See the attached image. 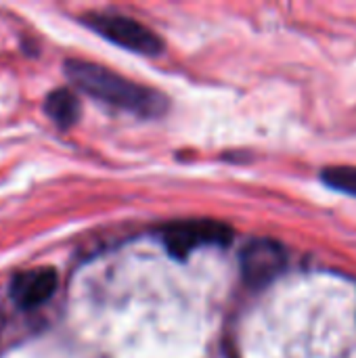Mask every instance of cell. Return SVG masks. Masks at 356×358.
Listing matches in <instances>:
<instances>
[{
	"mask_svg": "<svg viewBox=\"0 0 356 358\" xmlns=\"http://www.w3.org/2000/svg\"><path fill=\"white\" fill-rule=\"evenodd\" d=\"M63 71L76 88L118 109L130 111L141 117H159L168 111L166 94L155 88L132 82L105 65L82 59H69L65 61Z\"/></svg>",
	"mask_w": 356,
	"mask_h": 358,
	"instance_id": "1",
	"label": "cell"
},
{
	"mask_svg": "<svg viewBox=\"0 0 356 358\" xmlns=\"http://www.w3.org/2000/svg\"><path fill=\"white\" fill-rule=\"evenodd\" d=\"M82 21L92 31H97L105 40L113 42L115 46H122L126 50L147 55V57L159 55L164 50L162 38L153 29H149L147 25H143L141 21H136L128 15L94 10V13H86L82 17Z\"/></svg>",
	"mask_w": 356,
	"mask_h": 358,
	"instance_id": "2",
	"label": "cell"
},
{
	"mask_svg": "<svg viewBox=\"0 0 356 358\" xmlns=\"http://www.w3.org/2000/svg\"><path fill=\"white\" fill-rule=\"evenodd\" d=\"M233 237H235L233 227L220 220H212V218L170 222L159 233V239L166 252L176 260H187L199 248L231 245Z\"/></svg>",
	"mask_w": 356,
	"mask_h": 358,
	"instance_id": "3",
	"label": "cell"
},
{
	"mask_svg": "<svg viewBox=\"0 0 356 358\" xmlns=\"http://www.w3.org/2000/svg\"><path fill=\"white\" fill-rule=\"evenodd\" d=\"M243 283L250 289H264L287 268V250L269 237L252 239L239 254Z\"/></svg>",
	"mask_w": 356,
	"mask_h": 358,
	"instance_id": "4",
	"label": "cell"
},
{
	"mask_svg": "<svg viewBox=\"0 0 356 358\" xmlns=\"http://www.w3.org/2000/svg\"><path fill=\"white\" fill-rule=\"evenodd\" d=\"M59 277L52 268H31L10 281V298L21 310H36L57 292Z\"/></svg>",
	"mask_w": 356,
	"mask_h": 358,
	"instance_id": "5",
	"label": "cell"
},
{
	"mask_svg": "<svg viewBox=\"0 0 356 358\" xmlns=\"http://www.w3.org/2000/svg\"><path fill=\"white\" fill-rule=\"evenodd\" d=\"M80 101L78 96L67 90V88H57L52 90L46 101H44V113L59 126V128H69L78 122L80 117Z\"/></svg>",
	"mask_w": 356,
	"mask_h": 358,
	"instance_id": "6",
	"label": "cell"
},
{
	"mask_svg": "<svg viewBox=\"0 0 356 358\" xmlns=\"http://www.w3.org/2000/svg\"><path fill=\"white\" fill-rule=\"evenodd\" d=\"M321 182L334 191L356 197V166H332L321 170Z\"/></svg>",
	"mask_w": 356,
	"mask_h": 358,
	"instance_id": "7",
	"label": "cell"
}]
</instances>
